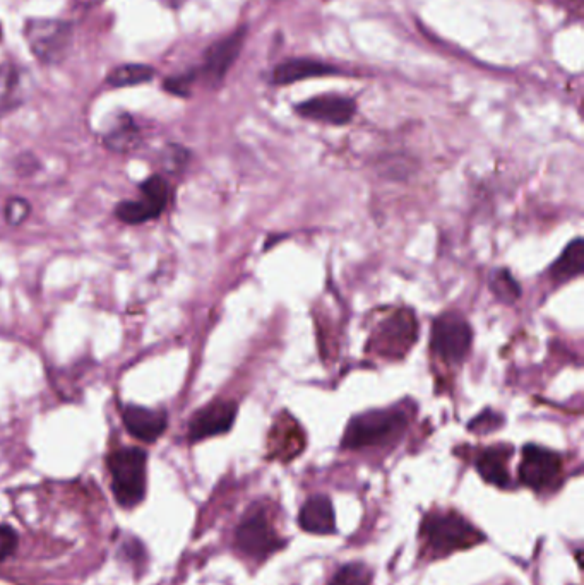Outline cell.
Instances as JSON below:
<instances>
[{
  "mask_svg": "<svg viewBox=\"0 0 584 585\" xmlns=\"http://www.w3.org/2000/svg\"><path fill=\"white\" fill-rule=\"evenodd\" d=\"M490 290L494 291V295L504 303L516 302L521 296V286L518 281L511 276V272L506 269H499L494 272V276L490 278Z\"/></svg>",
  "mask_w": 584,
  "mask_h": 585,
  "instance_id": "21",
  "label": "cell"
},
{
  "mask_svg": "<svg viewBox=\"0 0 584 585\" xmlns=\"http://www.w3.org/2000/svg\"><path fill=\"white\" fill-rule=\"evenodd\" d=\"M18 548V532L7 524H0V562L7 560Z\"/></svg>",
  "mask_w": 584,
  "mask_h": 585,
  "instance_id": "26",
  "label": "cell"
},
{
  "mask_svg": "<svg viewBox=\"0 0 584 585\" xmlns=\"http://www.w3.org/2000/svg\"><path fill=\"white\" fill-rule=\"evenodd\" d=\"M471 343L473 331L461 315L449 312L434 320L430 349L437 358L447 363H459L470 353Z\"/></svg>",
  "mask_w": 584,
  "mask_h": 585,
  "instance_id": "8",
  "label": "cell"
},
{
  "mask_svg": "<svg viewBox=\"0 0 584 585\" xmlns=\"http://www.w3.org/2000/svg\"><path fill=\"white\" fill-rule=\"evenodd\" d=\"M112 491L122 509H134L146 497L148 454L139 447H122L107 457Z\"/></svg>",
  "mask_w": 584,
  "mask_h": 585,
  "instance_id": "1",
  "label": "cell"
},
{
  "mask_svg": "<svg viewBox=\"0 0 584 585\" xmlns=\"http://www.w3.org/2000/svg\"><path fill=\"white\" fill-rule=\"evenodd\" d=\"M501 414H494L492 411L480 414L478 418L471 421L470 430L471 432H494L497 430L502 423Z\"/></svg>",
  "mask_w": 584,
  "mask_h": 585,
  "instance_id": "27",
  "label": "cell"
},
{
  "mask_svg": "<svg viewBox=\"0 0 584 585\" xmlns=\"http://www.w3.org/2000/svg\"><path fill=\"white\" fill-rule=\"evenodd\" d=\"M298 524L305 532L329 536L336 534V517H334L333 503L326 495H314L302 505L298 514Z\"/></svg>",
  "mask_w": 584,
  "mask_h": 585,
  "instance_id": "14",
  "label": "cell"
},
{
  "mask_svg": "<svg viewBox=\"0 0 584 585\" xmlns=\"http://www.w3.org/2000/svg\"><path fill=\"white\" fill-rule=\"evenodd\" d=\"M405 426L406 414L400 409L367 411L348 421L341 447L357 450L386 444L398 437Z\"/></svg>",
  "mask_w": 584,
  "mask_h": 585,
  "instance_id": "2",
  "label": "cell"
},
{
  "mask_svg": "<svg viewBox=\"0 0 584 585\" xmlns=\"http://www.w3.org/2000/svg\"><path fill=\"white\" fill-rule=\"evenodd\" d=\"M422 538L437 556L451 555L454 551L468 550L485 539L477 527L456 512H436L425 517Z\"/></svg>",
  "mask_w": 584,
  "mask_h": 585,
  "instance_id": "3",
  "label": "cell"
},
{
  "mask_svg": "<svg viewBox=\"0 0 584 585\" xmlns=\"http://www.w3.org/2000/svg\"><path fill=\"white\" fill-rule=\"evenodd\" d=\"M122 423L129 435L139 442L155 444L156 440H160L161 435L167 432L168 413L163 409L127 404L122 409Z\"/></svg>",
  "mask_w": 584,
  "mask_h": 585,
  "instance_id": "13",
  "label": "cell"
},
{
  "mask_svg": "<svg viewBox=\"0 0 584 585\" xmlns=\"http://www.w3.org/2000/svg\"><path fill=\"white\" fill-rule=\"evenodd\" d=\"M584 269V240L576 238L567 245L561 257L550 267V278L557 284L567 283L569 279L578 278Z\"/></svg>",
  "mask_w": 584,
  "mask_h": 585,
  "instance_id": "19",
  "label": "cell"
},
{
  "mask_svg": "<svg viewBox=\"0 0 584 585\" xmlns=\"http://www.w3.org/2000/svg\"><path fill=\"white\" fill-rule=\"evenodd\" d=\"M31 214V204L21 195L7 199L4 206V218L12 226H18L28 219Z\"/></svg>",
  "mask_w": 584,
  "mask_h": 585,
  "instance_id": "24",
  "label": "cell"
},
{
  "mask_svg": "<svg viewBox=\"0 0 584 585\" xmlns=\"http://www.w3.org/2000/svg\"><path fill=\"white\" fill-rule=\"evenodd\" d=\"M139 194L141 197L136 201H122L115 206V218L120 223L136 226L160 218L172 197V187L167 178L155 173L139 184Z\"/></svg>",
  "mask_w": 584,
  "mask_h": 585,
  "instance_id": "4",
  "label": "cell"
},
{
  "mask_svg": "<svg viewBox=\"0 0 584 585\" xmlns=\"http://www.w3.org/2000/svg\"><path fill=\"white\" fill-rule=\"evenodd\" d=\"M235 546L244 555L256 560H264L281 548H285V541L271 527L266 510L259 505H254L244 515V519L235 531Z\"/></svg>",
  "mask_w": 584,
  "mask_h": 585,
  "instance_id": "6",
  "label": "cell"
},
{
  "mask_svg": "<svg viewBox=\"0 0 584 585\" xmlns=\"http://www.w3.org/2000/svg\"><path fill=\"white\" fill-rule=\"evenodd\" d=\"M418 324L410 308H400L377 325L369 348L384 358L401 360L417 341Z\"/></svg>",
  "mask_w": 584,
  "mask_h": 585,
  "instance_id": "5",
  "label": "cell"
},
{
  "mask_svg": "<svg viewBox=\"0 0 584 585\" xmlns=\"http://www.w3.org/2000/svg\"><path fill=\"white\" fill-rule=\"evenodd\" d=\"M196 79V72H187V74H179V76L168 77L163 88L167 89L168 93L175 96H189L191 95V86Z\"/></svg>",
  "mask_w": 584,
  "mask_h": 585,
  "instance_id": "25",
  "label": "cell"
},
{
  "mask_svg": "<svg viewBox=\"0 0 584 585\" xmlns=\"http://www.w3.org/2000/svg\"><path fill=\"white\" fill-rule=\"evenodd\" d=\"M511 455H513V449L507 445H495L483 450L475 461V467L483 481L499 488H507L511 485V476L507 469V462L511 459Z\"/></svg>",
  "mask_w": 584,
  "mask_h": 585,
  "instance_id": "15",
  "label": "cell"
},
{
  "mask_svg": "<svg viewBox=\"0 0 584 585\" xmlns=\"http://www.w3.org/2000/svg\"><path fill=\"white\" fill-rule=\"evenodd\" d=\"M295 112L304 119L316 120L324 124L346 125L355 117L357 103L346 96H316L297 105Z\"/></svg>",
  "mask_w": 584,
  "mask_h": 585,
  "instance_id": "12",
  "label": "cell"
},
{
  "mask_svg": "<svg viewBox=\"0 0 584 585\" xmlns=\"http://www.w3.org/2000/svg\"><path fill=\"white\" fill-rule=\"evenodd\" d=\"M340 69L334 65L319 62L312 59H292L281 62L273 72V83L278 86L304 81L309 77L333 76L338 74Z\"/></svg>",
  "mask_w": 584,
  "mask_h": 585,
  "instance_id": "16",
  "label": "cell"
},
{
  "mask_svg": "<svg viewBox=\"0 0 584 585\" xmlns=\"http://www.w3.org/2000/svg\"><path fill=\"white\" fill-rule=\"evenodd\" d=\"M329 585H370V574L364 563H348L341 567Z\"/></svg>",
  "mask_w": 584,
  "mask_h": 585,
  "instance_id": "22",
  "label": "cell"
},
{
  "mask_svg": "<svg viewBox=\"0 0 584 585\" xmlns=\"http://www.w3.org/2000/svg\"><path fill=\"white\" fill-rule=\"evenodd\" d=\"M245 36H247V28L242 26L237 31H233L232 35L223 38L220 42L213 43L211 47L206 50L204 55L203 72L211 86H218L223 83V79L230 71L233 62L239 59L242 47H244Z\"/></svg>",
  "mask_w": 584,
  "mask_h": 585,
  "instance_id": "11",
  "label": "cell"
},
{
  "mask_svg": "<svg viewBox=\"0 0 584 585\" xmlns=\"http://www.w3.org/2000/svg\"><path fill=\"white\" fill-rule=\"evenodd\" d=\"M562 457L554 450L540 445H525L523 459L519 464V481L531 490L542 491L555 485L561 476Z\"/></svg>",
  "mask_w": 584,
  "mask_h": 585,
  "instance_id": "10",
  "label": "cell"
},
{
  "mask_svg": "<svg viewBox=\"0 0 584 585\" xmlns=\"http://www.w3.org/2000/svg\"><path fill=\"white\" fill-rule=\"evenodd\" d=\"M191 160V153L179 144H170L161 154V165L167 172H180Z\"/></svg>",
  "mask_w": 584,
  "mask_h": 585,
  "instance_id": "23",
  "label": "cell"
},
{
  "mask_svg": "<svg viewBox=\"0 0 584 585\" xmlns=\"http://www.w3.org/2000/svg\"><path fill=\"white\" fill-rule=\"evenodd\" d=\"M141 130L129 115H122L103 137L105 148L119 154H129L141 146Z\"/></svg>",
  "mask_w": 584,
  "mask_h": 585,
  "instance_id": "18",
  "label": "cell"
},
{
  "mask_svg": "<svg viewBox=\"0 0 584 585\" xmlns=\"http://www.w3.org/2000/svg\"><path fill=\"white\" fill-rule=\"evenodd\" d=\"M304 445V433L300 430V426L292 418L281 416L271 432V449H273L271 455L288 461L300 454Z\"/></svg>",
  "mask_w": 584,
  "mask_h": 585,
  "instance_id": "17",
  "label": "cell"
},
{
  "mask_svg": "<svg viewBox=\"0 0 584 585\" xmlns=\"http://www.w3.org/2000/svg\"><path fill=\"white\" fill-rule=\"evenodd\" d=\"M239 404L235 401L209 402L192 414L189 426H187V438L191 444L203 442L206 438L218 437L232 430L233 423L237 420Z\"/></svg>",
  "mask_w": 584,
  "mask_h": 585,
  "instance_id": "9",
  "label": "cell"
},
{
  "mask_svg": "<svg viewBox=\"0 0 584 585\" xmlns=\"http://www.w3.org/2000/svg\"><path fill=\"white\" fill-rule=\"evenodd\" d=\"M26 38L36 59L59 64L71 48L72 26L60 19H31L26 24Z\"/></svg>",
  "mask_w": 584,
  "mask_h": 585,
  "instance_id": "7",
  "label": "cell"
},
{
  "mask_svg": "<svg viewBox=\"0 0 584 585\" xmlns=\"http://www.w3.org/2000/svg\"><path fill=\"white\" fill-rule=\"evenodd\" d=\"M153 77H155V69H151L149 65H119L108 74L107 83L112 88H131V86L149 83Z\"/></svg>",
  "mask_w": 584,
  "mask_h": 585,
  "instance_id": "20",
  "label": "cell"
}]
</instances>
